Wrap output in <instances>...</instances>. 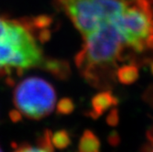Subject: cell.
Instances as JSON below:
<instances>
[{"label":"cell","instance_id":"obj_1","mask_svg":"<svg viewBox=\"0 0 153 152\" xmlns=\"http://www.w3.org/2000/svg\"><path fill=\"white\" fill-rule=\"evenodd\" d=\"M51 36V30L43 29L36 17L0 16V78L40 69L46 58L40 44Z\"/></svg>","mask_w":153,"mask_h":152},{"label":"cell","instance_id":"obj_2","mask_svg":"<svg viewBox=\"0 0 153 152\" xmlns=\"http://www.w3.org/2000/svg\"><path fill=\"white\" fill-rule=\"evenodd\" d=\"M83 40L74 59L76 67L90 85L98 88L110 85L117 64L127 49L121 32L110 19L83 37Z\"/></svg>","mask_w":153,"mask_h":152},{"label":"cell","instance_id":"obj_3","mask_svg":"<svg viewBox=\"0 0 153 152\" xmlns=\"http://www.w3.org/2000/svg\"><path fill=\"white\" fill-rule=\"evenodd\" d=\"M127 49L137 53L153 50V0H128L122 12L112 19Z\"/></svg>","mask_w":153,"mask_h":152},{"label":"cell","instance_id":"obj_4","mask_svg":"<svg viewBox=\"0 0 153 152\" xmlns=\"http://www.w3.org/2000/svg\"><path fill=\"white\" fill-rule=\"evenodd\" d=\"M128 0H54V7L65 13L82 38L123 11Z\"/></svg>","mask_w":153,"mask_h":152},{"label":"cell","instance_id":"obj_5","mask_svg":"<svg viewBox=\"0 0 153 152\" xmlns=\"http://www.w3.org/2000/svg\"><path fill=\"white\" fill-rule=\"evenodd\" d=\"M13 104L19 115L33 120L48 116L56 105V92L49 82L39 77H27L13 92Z\"/></svg>","mask_w":153,"mask_h":152},{"label":"cell","instance_id":"obj_6","mask_svg":"<svg viewBox=\"0 0 153 152\" xmlns=\"http://www.w3.org/2000/svg\"><path fill=\"white\" fill-rule=\"evenodd\" d=\"M117 103V98L110 91L101 92L92 98V110L89 112V116L94 119L98 118L108 109L116 106Z\"/></svg>","mask_w":153,"mask_h":152},{"label":"cell","instance_id":"obj_7","mask_svg":"<svg viewBox=\"0 0 153 152\" xmlns=\"http://www.w3.org/2000/svg\"><path fill=\"white\" fill-rule=\"evenodd\" d=\"M40 69L59 80H66L71 74V68L67 62L51 57L45 58Z\"/></svg>","mask_w":153,"mask_h":152},{"label":"cell","instance_id":"obj_8","mask_svg":"<svg viewBox=\"0 0 153 152\" xmlns=\"http://www.w3.org/2000/svg\"><path fill=\"white\" fill-rule=\"evenodd\" d=\"M116 76L123 85H132L138 79L140 72L135 64H125L117 69Z\"/></svg>","mask_w":153,"mask_h":152},{"label":"cell","instance_id":"obj_9","mask_svg":"<svg viewBox=\"0 0 153 152\" xmlns=\"http://www.w3.org/2000/svg\"><path fill=\"white\" fill-rule=\"evenodd\" d=\"M100 147L99 139L91 130L83 132L78 144V149L81 152H96L100 150Z\"/></svg>","mask_w":153,"mask_h":152},{"label":"cell","instance_id":"obj_10","mask_svg":"<svg viewBox=\"0 0 153 152\" xmlns=\"http://www.w3.org/2000/svg\"><path fill=\"white\" fill-rule=\"evenodd\" d=\"M51 143L54 148L63 149L69 147L72 143L71 136L66 130H58L56 132H51Z\"/></svg>","mask_w":153,"mask_h":152},{"label":"cell","instance_id":"obj_11","mask_svg":"<svg viewBox=\"0 0 153 152\" xmlns=\"http://www.w3.org/2000/svg\"><path fill=\"white\" fill-rule=\"evenodd\" d=\"M74 110V103L71 98H62L57 104V113L60 115H69Z\"/></svg>","mask_w":153,"mask_h":152},{"label":"cell","instance_id":"obj_12","mask_svg":"<svg viewBox=\"0 0 153 152\" xmlns=\"http://www.w3.org/2000/svg\"><path fill=\"white\" fill-rule=\"evenodd\" d=\"M106 121H107L109 126L114 127V126L117 125L118 121H119V117H118V111H117V108H113L112 110H111L109 115L107 116Z\"/></svg>","mask_w":153,"mask_h":152},{"label":"cell","instance_id":"obj_13","mask_svg":"<svg viewBox=\"0 0 153 152\" xmlns=\"http://www.w3.org/2000/svg\"><path fill=\"white\" fill-rule=\"evenodd\" d=\"M147 136H148V144H146L142 149L147 151H153V129L149 130Z\"/></svg>","mask_w":153,"mask_h":152},{"label":"cell","instance_id":"obj_14","mask_svg":"<svg viewBox=\"0 0 153 152\" xmlns=\"http://www.w3.org/2000/svg\"><path fill=\"white\" fill-rule=\"evenodd\" d=\"M108 141H109V143L111 145H113V146L118 145V143H119V136H118V134L116 131L112 132V133L109 135Z\"/></svg>","mask_w":153,"mask_h":152},{"label":"cell","instance_id":"obj_15","mask_svg":"<svg viewBox=\"0 0 153 152\" xmlns=\"http://www.w3.org/2000/svg\"><path fill=\"white\" fill-rule=\"evenodd\" d=\"M147 95H148V100H151L152 102H153V92L152 93H149V94L147 93Z\"/></svg>","mask_w":153,"mask_h":152},{"label":"cell","instance_id":"obj_16","mask_svg":"<svg viewBox=\"0 0 153 152\" xmlns=\"http://www.w3.org/2000/svg\"><path fill=\"white\" fill-rule=\"evenodd\" d=\"M150 72H151V73L153 74V62H152L151 64H150Z\"/></svg>","mask_w":153,"mask_h":152},{"label":"cell","instance_id":"obj_17","mask_svg":"<svg viewBox=\"0 0 153 152\" xmlns=\"http://www.w3.org/2000/svg\"><path fill=\"white\" fill-rule=\"evenodd\" d=\"M1 150H2V148H1V147H0V151H1Z\"/></svg>","mask_w":153,"mask_h":152}]
</instances>
